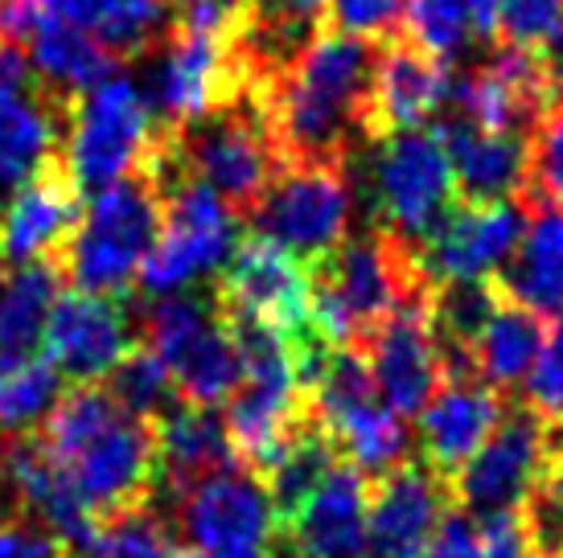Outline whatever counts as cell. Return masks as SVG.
Instances as JSON below:
<instances>
[{
  "label": "cell",
  "mask_w": 563,
  "mask_h": 558,
  "mask_svg": "<svg viewBox=\"0 0 563 558\" xmlns=\"http://www.w3.org/2000/svg\"><path fill=\"white\" fill-rule=\"evenodd\" d=\"M383 42L321 33L297 63L255 82L284 165H345L371 144V82Z\"/></svg>",
  "instance_id": "6da1fadb"
},
{
  "label": "cell",
  "mask_w": 563,
  "mask_h": 558,
  "mask_svg": "<svg viewBox=\"0 0 563 558\" xmlns=\"http://www.w3.org/2000/svg\"><path fill=\"white\" fill-rule=\"evenodd\" d=\"M33 435L95 522L161 501L157 423L132 415L103 382H75Z\"/></svg>",
  "instance_id": "7a4b0ae2"
},
{
  "label": "cell",
  "mask_w": 563,
  "mask_h": 558,
  "mask_svg": "<svg viewBox=\"0 0 563 558\" xmlns=\"http://www.w3.org/2000/svg\"><path fill=\"white\" fill-rule=\"evenodd\" d=\"M313 279V325L329 345L358 349L391 312L428 295L416 247L387 231L350 234L325 259L309 264Z\"/></svg>",
  "instance_id": "3957f363"
},
{
  "label": "cell",
  "mask_w": 563,
  "mask_h": 558,
  "mask_svg": "<svg viewBox=\"0 0 563 558\" xmlns=\"http://www.w3.org/2000/svg\"><path fill=\"white\" fill-rule=\"evenodd\" d=\"M165 226V193L148 172H128L103 193H95L66 247L54 255L63 279L79 292L128 295L141 279L148 250Z\"/></svg>",
  "instance_id": "277c9868"
},
{
  "label": "cell",
  "mask_w": 563,
  "mask_h": 558,
  "mask_svg": "<svg viewBox=\"0 0 563 558\" xmlns=\"http://www.w3.org/2000/svg\"><path fill=\"white\" fill-rule=\"evenodd\" d=\"M141 342L169 366L186 403L227 406L243 387V349L210 288L148 300L141 309Z\"/></svg>",
  "instance_id": "5b68a950"
},
{
  "label": "cell",
  "mask_w": 563,
  "mask_h": 558,
  "mask_svg": "<svg viewBox=\"0 0 563 558\" xmlns=\"http://www.w3.org/2000/svg\"><path fill=\"white\" fill-rule=\"evenodd\" d=\"M366 198L375 231H387L411 247H423L456 205L449 148L437 127H411L366 144Z\"/></svg>",
  "instance_id": "8992f818"
},
{
  "label": "cell",
  "mask_w": 563,
  "mask_h": 558,
  "mask_svg": "<svg viewBox=\"0 0 563 558\" xmlns=\"http://www.w3.org/2000/svg\"><path fill=\"white\" fill-rule=\"evenodd\" d=\"M186 172L210 186L239 217H251L264 202L267 186L284 169L276 136L267 127L264 103L255 87L222 108L206 111L189 124L173 127Z\"/></svg>",
  "instance_id": "52a82bcc"
},
{
  "label": "cell",
  "mask_w": 563,
  "mask_h": 558,
  "mask_svg": "<svg viewBox=\"0 0 563 558\" xmlns=\"http://www.w3.org/2000/svg\"><path fill=\"white\" fill-rule=\"evenodd\" d=\"M227 316H247L260 325L280 328L297 345L300 361H317L329 342L313 325V279L309 264L264 234H243L231 259L210 283Z\"/></svg>",
  "instance_id": "ba28073f"
},
{
  "label": "cell",
  "mask_w": 563,
  "mask_h": 558,
  "mask_svg": "<svg viewBox=\"0 0 563 558\" xmlns=\"http://www.w3.org/2000/svg\"><path fill=\"white\" fill-rule=\"evenodd\" d=\"M148 94L128 75H111L75 99L63 140V160L70 165L82 193H103L120 177L144 165L148 148L161 136Z\"/></svg>",
  "instance_id": "9c48e42d"
},
{
  "label": "cell",
  "mask_w": 563,
  "mask_h": 558,
  "mask_svg": "<svg viewBox=\"0 0 563 558\" xmlns=\"http://www.w3.org/2000/svg\"><path fill=\"white\" fill-rule=\"evenodd\" d=\"M239 214L210 186L181 172L165 189V226L157 247L141 267V283L148 300L173 292H189L198 279L219 276V267L239 247Z\"/></svg>",
  "instance_id": "30bf717a"
},
{
  "label": "cell",
  "mask_w": 563,
  "mask_h": 558,
  "mask_svg": "<svg viewBox=\"0 0 563 558\" xmlns=\"http://www.w3.org/2000/svg\"><path fill=\"white\" fill-rule=\"evenodd\" d=\"M247 222L255 234L317 264L354 234V172L345 165H284Z\"/></svg>",
  "instance_id": "8fae6325"
},
{
  "label": "cell",
  "mask_w": 563,
  "mask_h": 558,
  "mask_svg": "<svg viewBox=\"0 0 563 558\" xmlns=\"http://www.w3.org/2000/svg\"><path fill=\"white\" fill-rule=\"evenodd\" d=\"M177 534L206 558H276L280 555V517L267 484L247 468H227L219 477L189 489L173 505Z\"/></svg>",
  "instance_id": "7c38bea8"
},
{
  "label": "cell",
  "mask_w": 563,
  "mask_h": 558,
  "mask_svg": "<svg viewBox=\"0 0 563 558\" xmlns=\"http://www.w3.org/2000/svg\"><path fill=\"white\" fill-rule=\"evenodd\" d=\"M551 432L555 427L543 415H534L527 403L506 406L494 435L485 439L477 456L449 484L453 501L470 517L527 510V501L534 496V489L543 481V468H548Z\"/></svg>",
  "instance_id": "4fadbf2b"
},
{
  "label": "cell",
  "mask_w": 563,
  "mask_h": 558,
  "mask_svg": "<svg viewBox=\"0 0 563 558\" xmlns=\"http://www.w3.org/2000/svg\"><path fill=\"white\" fill-rule=\"evenodd\" d=\"M141 342V309L128 295H95L63 288L46 325V357L66 382H103Z\"/></svg>",
  "instance_id": "5bb4252c"
},
{
  "label": "cell",
  "mask_w": 563,
  "mask_h": 558,
  "mask_svg": "<svg viewBox=\"0 0 563 558\" xmlns=\"http://www.w3.org/2000/svg\"><path fill=\"white\" fill-rule=\"evenodd\" d=\"M527 214V202H456L440 231L416 247L428 283L498 276L518 250Z\"/></svg>",
  "instance_id": "9a60e30c"
},
{
  "label": "cell",
  "mask_w": 563,
  "mask_h": 558,
  "mask_svg": "<svg viewBox=\"0 0 563 558\" xmlns=\"http://www.w3.org/2000/svg\"><path fill=\"white\" fill-rule=\"evenodd\" d=\"M423 300L391 312L358 345V354L366 357V366L375 373L378 399L399 418H416L432 403V394L444 387V357H440V345L432 337Z\"/></svg>",
  "instance_id": "2e32d148"
},
{
  "label": "cell",
  "mask_w": 563,
  "mask_h": 558,
  "mask_svg": "<svg viewBox=\"0 0 563 558\" xmlns=\"http://www.w3.org/2000/svg\"><path fill=\"white\" fill-rule=\"evenodd\" d=\"M453 505V489L440 481L420 456L371 481L366 510V555L362 558H420L437 534L444 510Z\"/></svg>",
  "instance_id": "e0dca14e"
},
{
  "label": "cell",
  "mask_w": 563,
  "mask_h": 558,
  "mask_svg": "<svg viewBox=\"0 0 563 558\" xmlns=\"http://www.w3.org/2000/svg\"><path fill=\"white\" fill-rule=\"evenodd\" d=\"M449 103L456 108V115L473 120L477 127L527 132L531 136V127L551 108L539 54L501 42L498 54H489L485 63H477L470 75L453 78Z\"/></svg>",
  "instance_id": "ac0fdd59"
},
{
  "label": "cell",
  "mask_w": 563,
  "mask_h": 558,
  "mask_svg": "<svg viewBox=\"0 0 563 558\" xmlns=\"http://www.w3.org/2000/svg\"><path fill=\"white\" fill-rule=\"evenodd\" d=\"M82 222V189L63 153L49 156L0 210V264L54 259Z\"/></svg>",
  "instance_id": "d6986e66"
},
{
  "label": "cell",
  "mask_w": 563,
  "mask_h": 558,
  "mask_svg": "<svg viewBox=\"0 0 563 558\" xmlns=\"http://www.w3.org/2000/svg\"><path fill=\"white\" fill-rule=\"evenodd\" d=\"M371 477L350 460L325 472L309 501L280 526V558H362L366 555Z\"/></svg>",
  "instance_id": "ffe728a7"
},
{
  "label": "cell",
  "mask_w": 563,
  "mask_h": 558,
  "mask_svg": "<svg viewBox=\"0 0 563 558\" xmlns=\"http://www.w3.org/2000/svg\"><path fill=\"white\" fill-rule=\"evenodd\" d=\"M453 70L444 58L407 42L404 33L383 42L371 82V140L428 127L449 103Z\"/></svg>",
  "instance_id": "44dd1931"
},
{
  "label": "cell",
  "mask_w": 563,
  "mask_h": 558,
  "mask_svg": "<svg viewBox=\"0 0 563 558\" xmlns=\"http://www.w3.org/2000/svg\"><path fill=\"white\" fill-rule=\"evenodd\" d=\"M506 415V394L482 378H449L420 415V460L440 481H456L477 448L494 435Z\"/></svg>",
  "instance_id": "7402d4cb"
},
{
  "label": "cell",
  "mask_w": 563,
  "mask_h": 558,
  "mask_svg": "<svg viewBox=\"0 0 563 558\" xmlns=\"http://www.w3.org/2000/svg\"><path fill=\"white\" fill-rule=\"evenodd\" d=\"M461 202H515L531 189V136L477 127L465 115L437 124Z\"/></svg>",
  "instance_id": "603a6c76"
},
{
  "label": "cell",
  "mask_w": 563,
  "mask_h": 558,
  "mask_svg": "<svg viewBox=\"0 0 563 558\" xmlns=\"http://www.w3.org/2000/svg\"><path fill=\"white\" fill-rule=\"evenodd\" d=\"M70 108L75 103L58 99L46 82L0 94V210L49 156L63 153Z\"/></svg>",
  "instance_id": "cb8c5ba5"
},
{
  "label": "cell",
  "mask_w": 563,
  "mask_h": 558,
  "mask_svg": "<svg viewBox=\"0 0 563 558\" xmlns=\"http://www.w3.org/2000/svg\"><path fill=\"white\" fill-rule=\"evenodd\" d=\"M157 456L161 493L169 496L173 505L210 477L239 468V456L231 448V435H227L219 406L181 403L177 411H169L157 423Z\"/></svg>",
  "instance_id": "d4e9b609"
},
{
  "label": "cell",
  "mask_w": 563,
  "mask_h": 558,
  "mask_svg": "<svg viewBox=\"0 0 563 558\" xmlns=\"http://www.w3.org/2000/svg\"><path fill=\"white\" fill-rule=\"evenodd\" d=\"M527 231L498 271V288L543 321H563V210L548 202H527Z\"/></svg>",
  "instance_id": "484cf974"
},
{
  "label": "cell",
  "mask_w": 563,
  "mask_h": 558,
  "mask_svg": "<svg viewBox=\"0 0 563 558\" xmlns=\"http://www.w3.org/2000/svg\"><path fill=\"white\" fill-rule=\"evenodd\" d=\"M49 16L87 30L115 63H144L173 30L169 0H37Z\"/></svg>",
  "instance_id": "4316f807"
},
{
  "label": "cell",
  "mask_w": 563,
  "mask_h": 558,
  "mask_svg": "<svg viewBox=\"0 0 563 558\" xmlns=\"http://www.w3.org/2000/svg\"><path fill=\"white\" fill-rule=\"evenodd\" d=\"M25 49H30L37 78L66 103L82 99L91 87H99V82H108L115 75V58L108 49L99 46L87 30L70 25L63 16H42L30 37H25Z\"/></svg>",
  "instance_id": "83f0119b"
},
{
  "label": "cell",
  "mask_w": 563,
  "mask_h": 558,
  "mask_svg": "<svg viewBox=\"0 0 563 558\" xmlns=\"http://www.w3.org/2000/svg\"><path fill=\"white\" fill-rule=\"evenodd\" d=\"M63 283L54 259L0 264V354L30 357L42 349L49 309L63 295Z\"/></svg>",
  "instance_id": "f1b7e54d"
},
{
  "label": "cell",
  "mask_w": 563,
  "mask_h": 558,
  "mask_svg": "<svg viewBox=\"0 0 563 558\" xmlns=\"http://www.w3.org/2000/svg\"><path fill=\"white\" fill-rule=\"evenodd\" d=\"M543 342H548V321L539 312L515 304L510 295H501L494 316L485 321L477 345H473L477 378L485 387L501 390V394L522 387L531 366L543 354Z\"/></svg>",
  "instance_id": "f546056e"
},
{
  "label": "cell",
  "mask_w": 563,
  "mask_h": 558,
  "mask_svg": "<svg viewBox=\"0 0 563 558\" xmlns=\"http://www.w3.org/2000/svg\"><path fill=\"white\" fill-rule=\"evenodd\" d=\"M63 399V373L49 357L0 354V444L33 435Z\"/></svg>",
  "instance_id": "4dcf8cb0"
},
{
  "label": "cell",
  "mask_w": 563,
  "mask_h": 558,
  "mask_svg": "<svg viewBox=\"0 0 563 558\" xmlns=\"http://www.w3.org/2000/svg\"><path fill=\"white\" fill-rule=\"evenodd\" d=\"M333 444L371 481L387 477L391 468L411 460V432L387 403H371L362 406L358 415L345 418L342 427L333 432Z\"/></svg>",
  "instance_id": "1f68e13d"
},
{
  "label": "cell",
  "mask_w": 563,
  "mask_h": 558,
  "mask_svg": "<svg viewBox=\"0 0 563 558\" xmlns=\"http://www.w3.org/2000/svg\"><path fill=\"white\" fill-rule=\"evenodd\" d=\"M103 387H108L132 415L148 418V423H161L169 411H177V406L186 403L181 390H177V378L169 373V366H165L144 342H136L128 349L124 361L103 378Z\"/></svg>",
  "instance_id": "d6a6232c"
},
{
  "label": "cell",
  "mask_w": 563,
  "mask_h": 558,
  "mask_svg": "<svg viewBox=\"0 0 563 558\" xmlns=\"http://www.w3.org/2000/svg\"><path fill=\"white\" fill-rule=\"evenodd\" d=\"M399 33L449 63L456 49L470 42V9H465V0H407Z\"/></svg>",
  "instance_id": "836d02e7"
},
{
  "label": "cell",
  "mask_w": 563,
  "mask_h": 558,
  "mask_svg": "<svg viewBox=\"0 0 563 558\" xmlns=\"http://www.w3.org/2000/svg\"><path fill=\"white\" fill-rule=\"evenodd\" d=\"M527 522H531L534 555L563 558V427L551 432V451L543 481L527 501Z\"/></svg>",
  "instance_id": "e575fe53"
},
{
  "label": "cell",
  "mask_w": 563,
  "mask_h": 558,
  "mask_svg": "<svg viewBox=\"0 0 563 558\" xmlns=\"http://www.w3.org/2000/svg\"><path fill=\"white\" fill-rule=\"evenodd\" d=\"M527 202H548L563 210V108L543 111L531 127V189Z\"/></svg>",
  "instance_id": "d590c367"
},
{
  "label": "cell",
  "mask_w": 563,
  "mask_h": 558,
  "mask_svg": "<svg viewBox=\"0 0 563 558\" xmlns=\"http://www.w3.org/2000/svg\"><path fill=\"white\" fill-rule=\"evenodd\" d=\"M407 0H325L329 30L371 37V42H391L404 25Z\"/></svg>",
  "instance_id": "8d00e7d4"
},
{
  "label": "cell",
  "mask_w": 563,
  "mask_h": 558,
  "mask_svg": "<svg viewBox=\"0 0 563 558\" xmlns=\"http://www.w3.org/2000/svg\"><path fill=\"white\" fill-rule=\"evenodd\" d=\"M563 25V0H501L498 37L506 46L539 49Z\"/></svg>",
  "instance_id": "74e56055"
},
{
  "label": "cell",
  "mask_w": 563,
  "mask_h": 558,
  "mask_svg": "<svg viewBox=\"0 0 563 558\" xmlns=\"http://www.w3.org/2000/svg\"><path fill=\"white\" fill-rule=\"evenodd\" d=\"M0 558H75V550L30 517H0Z\"/></svg>",
  "instance_id": "f35d334b"
},
{
  "label": "cell",
  "mask_w": 563,
  "mask_h": 558,
  "mask_svg": "<svg viewBox=\"0 0 563 558\" xmlns=\"http://www.w3.org/2000/svg\"><path fill=\"white\" fill-rule=\"evenodd\" d=\"M177 25L202 33H222L235 37L247 16V0H169Z\"/></svg>",
  "instance_id": "ab89813d"
},
{
  "label": "cell",
  "mask_w": 563,
  "mask_h": 558,
  "mask_svg": "<svg viewBox=\"0 0 563 558\" xmlns=\"http://www.w3.org/2000/svg\"><path fill=\"white\" fill-rule=\"evenodd\" d=\"M539 66H543V82H548V99L563 108V25L543 42V54H539Z\"/></svg>",
  "instance_id": "60d3db41"
},
{
  "label": "cell",
  "mask_w": 563,
  "mask_h": 558,
  "mask_svg": "<svg viewBox=\"0 0 563 558\" xmlns=\"http://www.w3.org/2000/svg\"><path fill=\"white\" fill-rule=\"evenodd\" d=\"M465 9H470L473 37H482V42H494V37H498L501 0H465Z\"/></svg>",
  "instance_id": "b9f144b4"
},
{
  "label": "cell",
  "mask_w": 563,
  "mask_h": 558,
  "mask_svg": "<svg viewBox=\"0 0 563 558\" xmlns=\"http://www.w3.org/2000/svg\"><path fill=\"white\" fill-rule=\"evenodd\" d=\"M169 558H206L202 550H198V546H189V543H177L169 550Z\"/></svg>",
  "instance_id": "7bdbcfd3"
},
{
  "label": "cell",
  "mask_w": 563,
  "mask_h": 558,
  "mask_svg": "<svg viewBox=\"0 0 563 558\" xmlns=\"http://www.w3.org/2000/svg\"><path fill=\"white\" fill-rule=\"evenodd\" d=\"M255 4H272V0H247V9H255Z\"/></svg>",
  "instance_id": "ee69618b"
},
{
  "label": "cell",
  "mask_w": 563,
  "mask_h": 558,
  "mask_svg": "<svg viewBox=\"0 0 563 558\" xmlns=\"http://www.w3.org/2000/svg\"><path fill=\"white\" fill-rule=\"evenodd\" d=\"M531 558H543V555H531Z\"/></svg>",
  "instance_id": "f6af8a7d"
}]
</instances>
